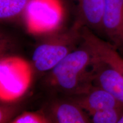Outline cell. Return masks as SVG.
Instances as JSON below:
<instances>
[{"label":"cell","mask_w":123,"mask_h":123,"mask_svg":"<svg viewBox=\"0 0 123 123\" xmlns=\"http://www.w3.org/2000/svg\"><path fill=\"white\" fill-rule=\"evenodd\" d=\"M94 55L83 42L49 71V85L71 96L84 93L91 87Z\"/></svg>","instance_id":"6da1fadb"},{"label":"cell","mask_w":123,"mask_h":123,"mask_svg":"<svg viewBox=\"0 0 123 123\" xmlns=\"http://www.w3.org/2000/svg\"><path fill=\"white\" fill-rule=\"evenodd\" d=\"M83 26L75 19L67 28L41 35L32 55V65L39 72H49L82 42Z\"/></svg>","instance_id":"7a4b0ae2"},{"label":"cell","mask_w":123,"mask_h":123,"mask_svg":"<svg viewBox=\"0 0 123 123\" xmlns=\"http://www.w3.org/2000/svg\"><path fill=\"white\" fill-rule=\"evenodd\" d=\"M33 68L21 56L6 55L0 58V101L17 102L30 88Z\"/></svg>","instance_id":"3957f363"},{"label":"cell","mask_w":123,"mask_h":123,"mask_svg":"<svg viewBox=\"0 0 123 123\" xmlns=\"http://www.w3.org/2000/svg\"><path fill=\"white\" fill-rule=\"evenodd\" d=\"M64 19L56 0H31L22 18L29 31L39 36L62 28Z\"/></svg>","instance_id":"277c9868"},{"label":"cell","mask_w":123,"mask_h":123,"mask_svg":"<svg viewBox=\"0 0 123 123\" xmlns=\"http://www.w3.org/2000/svg\"><path fill=\"white\" fill-rule=\"evenodd\" d=\"M102 26L108 42L123 51V0H104Z\"/></svg>","instance_id":"5b68a950"},{"label":"cell","mask_w":123,"mask_h":123,"mask_svg":"<svg viewBox=\"0 0 123 123\" xmlns=\"http://www.w3.org/2000/svg\"><path fill=\"white\" fill-rule=\"evenodd\" d=\"M94 57L93 86L108 92L123 105V75L113 66Z\"/></svg>","instance_id":"8992f818"},{"label":"cell","mask_w":123,"mask_h":123,"mask_svg":"<svg viewBox=\"0 0 123 123\" xmlns=\"http://www.w3.org/2000/svg\"><path fill=\"white\" fill-rule=\"evenodd\" d=\"M81 35L95 57L113 66L123 75V57L110 42L85 26L82 27Z\"/></svg>","instance_id":"52a82bcc"},{"label":"cell","mask_w":123,"mask_h":123,"mask_svg":"<svg viewBox=\"0 0 123 123\" xmlns=\"http://www.w3.org/2000/svg\"><path fill=\"white\" fill-rule=\"evenodd\" d=\"M71 99L78 104L89 117L96 112L123 107L108 92L95 86L84 93L71 96Z\"/></svg>","instance_id":"ba28073f"},{"label":"cell","mask_w":123,"mask_h":123,"mask_svg":"<svg viewBox=\"0 0 123 123\" xmlns=\"http://www.w3.org/2000/svg\"><path fill=\"white\" fill-rule=\"evenodd\" d=\"M76 19L98 35H103L102 26L104 0H73Z\"/></svg>","instance_id":"9c48e42d"},{"label":"cell","mask_w":123,"mask_h":123,"mask_svg":"<svg viewBox=\"0 0 123 123\" xmlns=\"http://www.w3.org/2000/svg\"><path fill=\"white\" fill-rule=\"evenodd\" d=\"M46 112L51 123H91L88 114L71 99L55 101Z\"/></svg>","instance_id":"30bf717a"},{"label":"cell","mask_w":123,"mask_h":123,"mask_svg":"<svg viewBox=\"0 0 123 123\" xmlns=\"http://www.w3.org/2000/svg\"><path fill=\"white\" fill-rule=\"evenodd\" d=\"M31 0H0V22H12L22 19Z\"/></svg>","instance_id":"8fae6325"},{"label":"cell","mask_w":123,"mask_h":123,"mask_svg":"<svg viewBox=\"0 0 123 123\" xmlns=\"http://www.w3.org/2000/svg\"><path fill=\"white\" fill-rule=\"evenodd\" d=\"M9 123H51L44 111H25L14 117Z\"/></svg>","instance_id":"7c38bea8"},{"label":"cell","mask_w":123,"mask_h":123,"mask_svg":"<svg viewBox=\"0 0 123 123\" xmlns=\"http://www.w3.org/2000/svg\"><path fill=\"white\" fill-rule=\"evenodd\" d=\"M21 106L17 102L0 101V123H9L14 117L21 113Z\"/></svg>","instance_id":"4fadbf2b"},{"label":"cell","mask_w":123,"mask_h":123,"mask_svg":"<svg viewBox=\"0 0 123 123\" xmlns=\"http://www.w3.org/2000/svg\"><path fill=\"white\" fill-rule=\"evenodd\" d=\"M13 46V41L11 37L0 31V58L7 55V52Z\"/></svg>","instance_id":"5bb4252c"},{"label":"cell","mask_w":123,"mask_h":123,"mask_svg":"<svg viewBox=\"0 0 123 123\" xmlns=\"http://www.w3.org/2000/svg\"><path fill=\"white\" fill-rule=\"evenodd\" d=\"M116 123H123V113L121 115L120 119H119V120L117 121V122Z\"/></svg>","instance_id":"9a60e30c"}]
</instances>
